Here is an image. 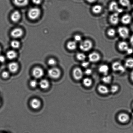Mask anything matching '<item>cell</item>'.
I'll list each match as a JSON object with an SVG mask.
<instances>
[{"label":"cell","mask_w":133,"mask_h":133,"mask_svg":"<svg viewBox=\"0 0 133 133\" xmlns=\"http://www.w3.org/2000/svg\"><path fill=\"white\" fill-rule=\"evenodd\" d=\"M98 89L99 92L102 94H106L109 92L108 88L104 85H100L99 86Z\"/></svg>","instance_id":"obj_22"},{"label":"cell","mask_w":133,"mask_h":133,"mask_svg":"<svg viewBox=\"0 0 133 133\" xmlns=\"http://www.w3.org/2000/svg\"><path fill=\"white\" fill-rule=\"evenodd\" d=\"M14 3L16 6L23 7L28 4L29 0H13Z\"/></svg>","instance_id":"obj_18"},{"label":"cell","mask_w":133,"mask_h":133,"mask_svg":"<svg viewBox=\"0 0 133 133\" xmlns=\"http://www.w3.org/2000/svg\"><path fill=\"white\" fill-rule=\"evenodd\" d=\"M101 57L98 53L93 52L90 53L88 56V59L90 62L95 63L99 61Z\"/></svg>","instance_id":"obj_9"},{"label":"cell","mask_w":133,"mask_h":133,"mask_svg":"<svg viewBox=\"0 0 133 133\" xmlns=\"http://www.w3.org/2000/svg\"><path fill=\"white\" fill-rule=\"evenodd\" d=\"M132 7H133V4L132 5Z\"/></svg>","instance_id":"obj_48"},{"label":"cell","mask_w":133,"mask_h":133,"mask_svg":"<svg viewBox=\"0 0 133 133\" xmlns=\"http://www.w3.org/2000/svg\"><path fill=\"white\" fill-rule=\"evenodd\" d=\"M41 102L39 100L37 99H34L32 100L30 105L32 108L34 109H37L41 106Z\"/></svg>","instance_id":"obj_16"},{"label":"cell","mask_w":133,"mask_h":133,"mask_svg":"<svg viewBox=\"0 0 133 133\" xmlns=\"http://www.w3.org/2000/svg\"><path fill=\"white\" fill-rule=\"evenodd\" d=\"M48 74L50 78L53 79H57L60 77L61 72L59 68H54L49 70Z\"/></svg>","instance_id":"obj_3"},{"label":"cell","mask_w":133,"mask_h":133,"mask_svg":"<svg viewBox=\"0 0 133 133\" xmlns=\"http://www.w3.org/2000/svg\"><path fill=\"white\" fill-rule=\"evenodd\" d=\"M126 51L128 54H131L133 53V50L132 49H131V48H129L128 49H127Z\"/></svg>","instance_id":"obj_40"},{"label":"cell","mask_w":133,"mask_h":133,"mask_svg":"<svg viewBox=\"0 0 133 133\" xmlns=\"http://www.w3.org/2000/svg\"><path fill=\"white\" fill-rule=\"evenodd\" d=\"M7 57L9 59L12 60L15 59L17 57V54L15 51L14 50H10L7 53Z\"/></svg>","instance_id":"obj_24"},{"label":"cell","mask_w":133,"mask_h":133,"mask_svg":"<svg viewBox=\"0 0 133 133\" xmlns=\"http://www.w3.org/2000/svg\"><path fill=\"white\" fill-rule=\"evenodd\" d=\"M132 16H133V13H132Z\"/></svg>","instance_id":"obj_47"},{"label":"cell","mask_w":133,"mask_h":133,"mask_svg":"<svg viewBox=\"0 0 133 133\" xmlns=\"http://www.w3.org/2000/svg\"><path fill=\"white\" fill-rule=\"evenodd\" d=\"M41 11L38 8H33L29 10V17L32 20H35L39 17Z\"/></svg>","instance_id":"obj_2"},{"label":"cell","mask_w":133,"mask_h":133,"mask_svg":"<svg viewBox=\"0 0 133 133\" xmlns=\"http://www.w3.org/2000/svg\"><path fill=\"white\" fill-rule=\"evenodd\" d=\"M130 117L127 114L122 113L119 114L118 116V119L121 123H125L129 121Z\"/></svg>","instance_id":"obj_12"},{"label":"cell","mask_w":133,"mask_h":133,"mask_svg":"<svg viewBox=\"0 0 133 133\" xmlns=\"http://www.w3.org/2000/svg\"><path fill=\"white\" fill-rule=\"evenodd\" d=\"M92 81L90 78H86L83 80V84L87 87H89L92 85Z\"/></svg>","instance_id":"obj_26"},{"label":"cell","mask_w":133,"mask_h":133,"mask_svg":"<svg viewBox=\"0 0 133 133\" xmlns=\"http://www.w3.org/2000/svg\"><path fill=\"white\" fill-rule=\"evenodd\" d=\"M23 35V31L20 28H15L11 32V35L12 37L18 38L21 37Z\"/></svg>","instance_id":"obj_10"},{"label":"cell","mask_w":133,"mask_h":133,"mask_svg":"<svg viewBox=\"0 0 133 133\" xmlns=\"http://www.w3.org/2000/svg\"><path fill=\"white\" fill-rule=\"evenodd\" d=\"M109 70V68L108 66L103 64L100 66L99 68V71L100 73L103 74L104 75H107Z\"/></svg>","instance_id":"obj_17"},{"label":"cell","mask_w":133,"mask_h":133,"mask_svg":"<svg viewBox=\"0 0 133 133\" xmlns=\"http://www.w3.org/2000/svg\"><path fill=\"white\" fill-rule=\"evenodd\" d=\"M2 76L4 78H8L9 76V73L7 71H4L2 73Z\"/></svg>","instance_id":"obj_36"},{"label":"cell","mask_w":133,"mask_h":133,"mask_svg":"<svg viewBox=\"0 0 133 133\" xmlns=\"http://www.w3.org/2000/svg\"><path fill=\"white\" fill-rule=\"evenodd\" d=\"M118 47L119 50L121 51H126L128 49V45L127 43L125 41H121L118 44Z\"/></svg>","instance_id":"obj_15"},{"label":"cell","mask_w":133,"mask_h":133,"mask_svg":"<svg viewBox=\"0 0 133 133\" xmlns=\"http://www.w3.org/2000/svg\"><path fill=\"white\" fill-rule=\"evenodd\" d=\"M74 39L75 41L76 42H81L82 40V38L81 36L79 35H75L74 37Z\"/></svg>","instance_id":"obj_35"},{"label":"cell","mask_w":133,"mask_h":133,"mask_svg":"<svg viewBox=\"0 0 133 133\" xmlns=\"http://www.w3.org/2000/svg\"><path fill=\"white\" fill-rule=\"evenodd\" d=\"M92 11L96 14L101 13L102 10V7L100 5H97L93 6L92 9Z\"/></svg>","instance_id":"obj_23"},{"label":"cell","mask_w":133,"mask_h":133,"mask_svg":"<svg viewBox=\"0 0 133 133\" xmlns=\"http://www.w3.org/2000/svg\"><path fill=\"white\" fill-rule=\"evenodd\" d=\"M119 35L122 38L126 39L128 37L129 31L128 29L125 27H120L118 29Z\"/></svg>","instance_id":"obj_4"},{"label":"cell","mask_w":133,"mask_h":133,"mask_svg":"<svg viewBox=\"0 0 133 133\" xmlns=\"http://www.w3.org/2000/svg\"><path fill=\"white\" fill-rule=\"evenodd\" d=\"M109 21L112 25H116L118 24L119 21V13L115 12L111 14L110 16Z\"/></svg>","instance_id":"obj_11"},{"label":"cell","mask_w":133,"mask_h":133,"mask_svg":"<svg viewBox=\"0 0 133 133\" xmlns=\"http://www.w3.org/2000/svg\"><path fill=\"white\" fill-rule=\"evenodd\" d=\"M20 43L19 41L16 40H13L11 42V45L14 49H18L20 46Z\"/></svg>","instance_id":"obj_30"},{"label":"cell","mask_w":133,"mask_h":133,"mask_svg":"<svg viewBox=\"0 0 133 133\" xmlns=\"http://www.w3.org/2000/svg\"><path fill=\"white\" fill-rule=\"evenodd\" d=\"M116 33L115 30L113 28L110 29L107 32V34L110 37H113L116 34Z\"/></svg>","instance_id":"obj_31"},{"label":"cell","mask_w":133,"mask_h":133,"mask_svg":"<svg viewBox=\"0 0 133 133\" xmlns=\"http://www.w3.org/2000/svg\"><path fill=\"white\" fill-rule=\"evenodd\" d=\"M125 66L129 68H133V58H130L127 59L125 61Z\"/></svg>","instance_id":"obj_25"},{"label":"cell","mask_w":133,"mask_h":133,"mask_svg":"<svg viewBox=\"0 0 133 133\" xmlns=\"http://www.w3.org/2000/svg\"><path fill=\"white\" fill-rule=\"evenodd\" d=\"M109 9L110 11H115L118 13H121L123 11L122 9L119 8L117 3L115 2H112L110 4Z\"/></svg>","instance_id":"obj_6"},{"label":"cell","mask_w":133,"mask_h":133,"mask_svg":"<svg viewBox=\"0 0 133 133\" xmlns=\"http://www.w3.org/2000/svg\"><path fill=\"white\" fill-rule=\"evenodd\" d=\"M42 0H32L33 2L35 4H39L41 3Z\"/></svg>","instance_id":"obj_39"},{"label":"cell","mask_w":133,"mask_h":133,"mask_svg":"<svg viewBox=\"0 0 133 133\" xmlns=\"http://www.w3.org/2000/svg\"><path fill=\"white\" fill-rule=\"evenodd\" d=\"M44 73L43 70L39 67H36L34 68L32 71L33 76L36 78H41L43 75Z\"/></svg>","instance_id":"obj_8"},{"label":"cell","mask_w":133,"mask_h":133,"mask_svg":"<svg viewBox=\"0 0 133 133\" xmlns=\"http://www.w3.org/2000/svg\"><path fill=\"white\" fill-rule=\"evenodd\" d=\"M130 42L131 45L133 46V35H132L130 38Z\"/></svg>","instance_id":"obj_42"},{"label":"cell","mask_w":133,"mask_h":133,"mask_svg":"<svg viewBox=\"0 0 133 133\" xmlns=\"http://www.w3.org/2000/svg\"><path fill=\"white\" fill-rule=\"evenodd\" d=\"M19 65L17 63H10L8 65V69L10 72L12 73H15L18 69Z\"/></svg>","instance_id":"obj_13"},{"label":"cell","mask_w":133,"mask_h":133,"mask_svg":"<svg viewBox=\"0 0 133 133\" xmlns=\"http://www.w3.org/2000/svg\"><path fill=\"white\" fill-rule=\"evenodd\" d=\"M130 78L132 81L133 82V70L131 72V74H130Z\"/></svg>","instance_id":"obj_44"},{"label":"cell","mask_w":133,"mask_h":133,"mask_svg":"<svg viewBox=\"0 0 133 133\" xmlns=\"http://www.w3.org/2000/svg\"><path fill=\"white\" fill-rule=\"evenodd\" d=\"M89 65V63L88 62L84 61L82 64V66L84 68H87Z\"/></svg>","instance_id":"obj_37"},{"label":"cell","mask_w":133,"mask_h":133,"mask_svg":"<svg viewBox=\"0 0 133 133\" xmlns=\"http://www.w3.org/2000/svg\"><path fill=\"white\" fill-rule=\"evenodd\" d=\"M73 75L75 79L76 80H80L83 78V71L79 68H76L73 70Z\"/></svg>","instance_id":"obj_7"},{"label":"cell","mask_w":133,"mask_h":133,"mask_svg":"<svg viewBox=\"0 0 133 133\" xmlns=\"http://www.w3.org/2000/svg\"><path fill=\"white\" fill-rule=\"evenodd\" d=\"M92 70H91L90 69H87L85 71V74H87V75H90L91 74H92Z\"/></svg>","instance_id":"obj_38"},{"label":"cell","mask_w":133,"mask_h":133,"mask_svg":"<svg viewBox=\"0 0 133 133\" xmlns=\"http://www.w3.org/2000/svg\"><path fill=\"white\" fill-rule=\"evenodd\" d=\"M120 4L124 7H128L130 6V2L129 0H119Z\"/></svg>","instance_id":"obj_27"},{"label":"cell","mask_w":133,"mask_h":133,"mask_svg":"<svg viewBox=\"0 0 133 133\" xmlns=\"http://www.w3.org/2000/svg\"><path fill=\"white\" fill-rule=\"evenodd\" d=\"M79 45V48L81 50L83 51H88L92 49L93 44L90 40H85L81 41Z\"/></svg>","instance_id":"obj_1"},{"label":"cell","mask_w":133,"mask_h":133,"mask_svg":"<svg viewBox=\"0 0 133 133\" xmlns=\"http://www.w3.org/2000/svg\"><path fill=\"white\" fill-rule=\"evenodd\" d=\"M102 80L104 83L108 84L111 83V77L110 76L105 75L102 78Z\"/></svg>","instance_id":"obj_29"},{"label":"cell","mask_w":133,"mask_h":133,"mask_svg":"<svg viewBox=\"0 0 133 133\" xmlns=\"http://www.w3.org/2000/svg\"><path fill=\"white\" fill-rule=\"evenodd\" d=\"M86 56L83 53H78L76 55V58L78 60L83 61L86 59Z\"/></svg>","instance_id":"obj_28"},{"label":"cell","mask_w":133,"mask_h":133,"mask_svg":"<svg viewBox=\"0 0 133 133\" xmlns=\"http://www.w3.org/2000/svg\"><path fill=\"white\" fill-rule=\"evenodd\" d=\"M48 64L49 65L54 66L56 64V61L53 58H51L48 60Z\"/></svg>","instance_id":"obj_32"},{"label":"cell","mask_w":133,"mask_h":133,"mask_svg":"<svg viewBox=\"0 0 133 133\" xmlns=\"http://www.w3.org/2000/svg\"><path fill=\"white\" fill-rule=\"evenodd\" d=\"M40 88L43 89H46L49 87V83L48 81L46 79L41 80L39 84Z\"/></svg>","instance_id":"obj_20"},{"label":"cell","mask_w":133,"mask_h":133,"mask_svg":"<svg viewBox=\"0 0 133 133\" xmlns=\"http://www.w3.org/2000/svg\"><path fill=\"white\" fill-rule=\"evenodd\" d=\"M131 20V16L129 14H126L124 15L121 18V21L123 24L127 25L130 23Z\"/></svg>","instance_id":"obj_19"},{"label":"cell","mask_w":133,"mask_h":133,"mask_svg":"<svg viewBox=\"0 0 133 133\" xmlns=\"http://www.w3.org/2000/svg\"><path fill=\"white\" fill-rule=\"evenodd\" d=\"M119 89L118 87L116 85H113L111 87L110 91L111 92L113 93H114L116 92H117L118 90Z\"/></svg>","instance_id":"obj_33"},{"label":"cell","mask_w":133,"mask_h":133,"mask_svg":"<svg viewBox=\"0 0 133 133\" xmlns=\"http://www.w3.org/2000/svg\"><path fill=\"white\" fill-rule=\"evenodd\" d=\"M113 70L115 71H119L123 73L125 72L126 69L121 63L119 62H115L112 65Z\"/></svg>","instance_id":"obj_5"},{"label":"cell","mask_w":133,"mask_h":133,"mask_svg":"<svg viewBox=\"0 0 133 133\" xmlns=\"http://www.w3.org/2000/svg\"><path fill=\"white\" fill-rule=\"evenodd\" d=\"M1 48H0V52H1Z\"/></svg>","instance_id":"obj_45"},{"label":"cell","mask_w":133,"mask_h":133,"mask_svg":"<svg viewBox=\"0 0 133 133\" xmlns=\"http://www.w3.org/2000/svg\"><path fill=\"white\" fill-rule=\"evenodd\" d=\"M87 1L89 3H92L95 2L96 0H87Z\"/></svg>","instance_id":"obj_43"},{"label":"cell","mask_w":133,"mask_h":133,"mask_svg":"<svg viewBox=\"0 0 133 133\" xmlns=\"http://www.w3.org/2000/svg\"><path fill=\"white\" fill-rule=\"evenodd\" d=\"M5 60V58L3 56H0V62L1 63H3Z\"/></svg>","instance_id":"obj_41"},{"label":"cell","mask_w":133,"mask_h":133,"mask_svg":"<svg viewBox=\"0 0 133 133\" xmlns=\"http://www.w3.org/2000/svg\"><path fill=\"white\" fill-rule=\"evenodd\" d=\"M37 82L35 80H32L30 82V86L32 87L33 88L36 87L37 86Z\"/></svg>","instance_id":"obj_34"},{"label":"cell","mask_w":133,"mask_h":133,"mask_svg":"<svg viewBox=\"0 0 133 133\" xmlns=\"http://www.w3.org/2000/svg\"><path fill=\"white\" fill-rule=\"evenodd\" d=\"M67 48L69 50H74L77 48L76 42L75 41H69L67 45Z\"/></svg>","instance_id":"obj_21"},{"label":"cell","mask_w":133,"mask_h":133,"mask_svg":"<svg viewBox=\"0 0 133 133\" xmlns=\"http://www.w3.org/2000/svg\"><path fill=\"white\" fill-rule=\"evenodd\" d=\"M132 107H133V103L132 104Z\"/></svg>","instance_id":"obj_46"},{"label":"cell","mask_w":133,"mask_h":133,"mask_svg":"<svg viewBox=\"0 0 133 133\" xmlns=\"http://www.w3.org/2000/svg\"><path fill=\"white\" fill-rule=\"evenodd\" d=\"M21 14L18 11H14L12 14L11 16V19L13 21L17 22L21 19Z\"/></svg>","instance_id":"obj_14"}]
</instances>
